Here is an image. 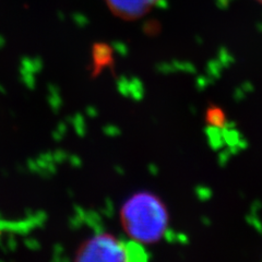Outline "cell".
I'll list each match as a JSON object with an SVG mask.
<instances>
[{"label":"cell","instance_id":"cell-1","mask_svg":"<svg viewBox=\"0 0 262 262\" xmlns=\"http://www.w3.org/2000/svg\"><path fill=\"white\" fill-rule=\"evenodd\" d=\"M165 204L152 192H137L124 203L120 222L134 242L149 245L160 242L168 228Z\"/></svg>","mask_w":262,"mask_h":262},{"label":"cell","instance_id":"cell-2","mask_svg":"<svg viewBox=\"0 0 262 262\" xmlns=\"http://www.w3.org/2000/svg\"><path fill=\"white\" fill-rule=\"evenodd\" d=\"M146 255L140 244L127 243L116 236L103 233L90 237L76 252L77 261H138Z\"/></svg>","mask_w":262,"mask_h":262},{"label":"cell","instance_id":"cell-3","mask_svg":"<svg viewBox=\"0 0 262 262\" xmlns=\"http://www.w3.org/2000/svg\"><path fill=\"white\" fill-rule=\"evenodd\" d=\"M111 10L125 20H136L145 15L160 0H106Z\"/></svg>","mask_w":262,"mask_h":262},{"label":"cell","instance_id":"cell-4","mask_svg":"<svg viewBox=\"0 0 262 262\" xmlns=\"http://www.w3.org/2000/svg\"><path fill=\"white\" fill-rule=\"evenodd\" d=\"M258 2H259V3H261V4H262V0H258Z\"/></svg>","mask_w":262,"mask_h":262}]
</instances>
